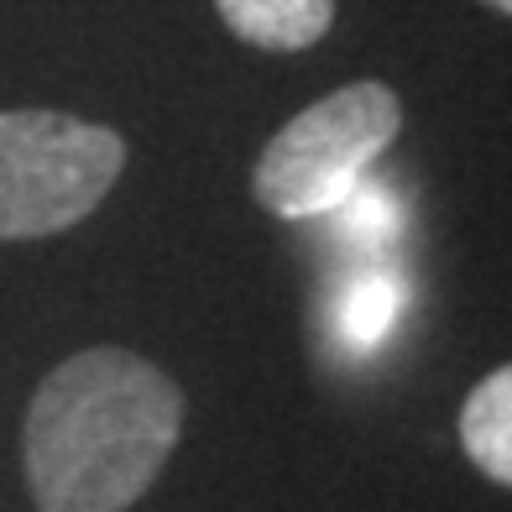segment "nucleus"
Here are the masks:
<instances>
[{"label": "nucleus", "instance_id": "nucleus-6", "mask_svg": "<svg viewBox=\"0 0 512 512\" xmlns=\"http://www.w3.org/2000/svg\"><path fill=\"white\" fill-rule=\"evenodd\" d=\"M403 309V283L387 267H366L356 272L351 283L340 288V309H335V330L345 345H382V335L392 330V319Z\"/></svg>", "mask_w": 512, "mask_h": 512}, {"label": "nucleus", "instance_id": "nucleus-8", "mask_svg": "<svg viewBox=\"0 0 512 512\" xmlns=\"http://www.w3.org/2000/svg\"><path fill=\"white\" fill-rule=\"evenodd\" d=\"M481 6H492V11H502V16H512V0H481Z\"/></svg>", "mask_w": 512, "mask_h": 512}, {"label": "nucleus", "instance_id": "nucleus-2", "mask_svg": "<svg viewBox=\"0 0 512 512\" xmlns=\"http://www.w3.org/2000/svg\"><path fill=\"white\" fill-rule=\"evenodd\" d=\"M398 131V89L377 79L345 84L309 110H298L262 147L251 168V194L277 220H319L356 189L361 173L392 147Z\"/></svg>", "mask_w": 512, "mask_h": 512}, {"label": "nucleus", "instance_id": "nucleus-4", "mask_svg": "<svg viewBox=\"0 0 512 512\" xmlns=\"http://www.w3.org/2000/svg\"><path fill=\"white\" fill-rule=\"evenodd\" d=\"M215 6L241 42L267 53H304L335 21V0H215Z\"/></svg>", "mask_w": 512, "mask_h": 512}, {"label": "nucleus", "instance_id": "nucleus-5", "mask_svg": "<svg viewBox=\"0 0 512 512\" xmlns=\"http://www.w3.org/2000/svg\"><path fill=\"white\" fill-rule=\"evenodd\" d=\"M460 450L486 481L512 486V361L471 387L460 408Z\"/></svg>", "mask_w": 512, "mask_h": 512}, {"label": "nucleus", "instance_id": "nucleus-3", "mask_svg": "<svg viewBox=\"0 0 512 512\" xmlns=\"http://www.w3.org/2000/svg\"><path fill=\"white\" fill-rule=\"evenodd\" d=\"M121 168V131L63 110H0V241L79 225L115 189Z\"/></svg>", "mask_w": 512, "mask_h": 512}, {"label": "nucleus", "instance_id": "nucleus-1", "mask_svg": "<svg viewBox=\"0 0 512 512\" xmlns=\"http://www.w3.org/2000/svg\"><path fill=\"white\" fill-rule=\"evenodd\" d=\"M183 434V392L121 345L53 366L27 408V486L37 512H126Z\"/></svg>", "mask_w": 512, "mask_h": 512}, {"label": "nucleus", "instance_id": "nucleus-7", "mask_svg": "<svg viewBox=\"0 0 512 512\" xmlns=\"http://www.w3.org/2000/svg\"><path fill=\"white\" fill-rule=\"evenodd\" d=\"M330 215H340L345 236H356L361 246H377V241H392V230H398V204L392 194L371 189V183H356L351 194H345Z\"/></svg>", "mask_w": 512, "mask_h": 512}]
</instances>
